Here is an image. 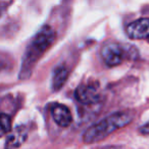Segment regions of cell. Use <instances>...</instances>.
I'll use <instances>...</instances> for the list:
<instances>
[{
	"instance_id": "30bf717a",
	"label": "cell",
	"mask_w": 149,
	"mask_h": 149,
	"mask_svg": "<svg viewBox=\"0 0 149 149\" xmlns=\"http://www.w3.org/2000/svg\"><path fill=\"white\" fill-rule=\"evenodd\" d=\"M7 65V60L5 56H1L0 55V70H3L4 68H6Z\"/></svg>"
},
{
	"instance_id": "5b68a950",
	"label": "cell",
	"mask_w": 149,
	"mask_h": 149,
	"mask_svg": "<svg viewBox=\"0 0 149 149\" xmlns=\"http://www.w3.org/2000/svg\"><path fill=\"white\" fill-rule=\"evenodd\" d=\"M127 35L134 40L149 38V17L139 19L127 27Z\"/></svg>"
},
{
	"instance_id": "8992f818",
	"label": "cell",
	"mask_w": 149,
	"mask_h": 149,
	"mask_svg": "<svg viewBox=\"0 0 149 149\" xmlns=\"http://www.w3.org/2000/svg\"><path fill=\"white\" fill-rule=\"evenodd\" d=\"M51 116L54 122L61 128H66L72 122V116L68 106L63 104H54L51 107Z\"/></svg>"
},
{
	"instance_id": "6da1fadb",
	"label": "cell",
	"mask_w": 149,
	"mask_h": 149,
	"mask_svg": "<svg viewBox=\"0 0 149 149\" xmlns=\"http://www.w3.org/2000/svg\"><path fill=\"white\" fill-rule=\"evenodd\" d=\"M55 37L56 35L54 30L48 25L43 26L38 31V33L34 36L31 43L27 47L26 53L24 55L23 63L19 72L21 79H27L31 76L34 66L53 44Z\"/></svg>"
},
{
	"instance_id": "7c38bea8",
	"label": "cell",
	"mask_w": 149,
	"mask_h": 149,
	"mask_svg": "<svg viewBox=\"0 0 149 149\" xmlns=\"http://www.w3.org/2000/svg\"><path fill=\"white\" fill-rule=\"evenodd\" d=\"M3 4H4V3H1V2H0V15L2 13V11L4 10V8H5V7H1V5H3Z\"/></svg>"
},
{
	"instance_id": "3957f363",
	"label": "cell",
	"mask_w": 149,
	"mask_h": 149,
	"mask_svg": "<svg viewBox=\"0 0 149 149\" xmlns=\"http://www.w3.org/2000/svg\"><path fill=\"white\" fill-rule=\"evenodd\" d=\"M101 56L108 66L120 64L125 59H135L138 57V51L134 46L108 42L102 47Z\"/></svg>"
},
{
	"instance_id": "ba28073f",
	"label": "cell",
	"mask_w": 149,
	"mask_h": 149,
	"mask_svg": "<svg viewBox=\"0 0 149 149\" xmlns=\"http://www.w3.org/2000/svg\"><path fill=\"white\" fill-rule=\"evenodd\" d=\"M68 77V70L65 66L59 65L54 70L52 76V89L54 91H58L62 86L65 84Z\"/></svg>"
},
{
	"instance_id": "8fae6325",
	"label": "cell",
	"mask_w": 149,
	"mask_h": 149,
	"mask_svg": "<svg viewBox=\"0 0 149 149\" xmlns=\"http://www.w3.org/2000/svg\"><path fill=\"white\" fill-rule=\"evenodd\" d=\"M140 132L142 134H149V122L146 125H144L143 127L140 128Z\"/></svg>"
},
{
	"instance_id": "7a4b0ae2",
	"label": "cell",
	"mask_w": 149,
	"mask_h": 149,
	"mask_svg": "<svg viewBox=\"0 0 149 149\" xmlns=\"http://www.w3.org/2000/svg\"><path fill=\"white\" fill-rule=\"evenodd\" d=\"M133 118L134 114L130 111L116 112L88 128L83 136L84 142L88 144L99 142L109 136L116 130L124 128L129 125Z\"/></svg>"
},
{
	"instance_id": "52a82bcc",
	"label": "cell",
	"mask_w": 149,
	"mask_h": 149,
	"mask_svg": "<svg viewBox=\"0 0 149 149\" xmlns=\"http://www.w3.org/2000/svg\"><path fill=\"white\" fill-rule=\"evenodd\" d=\"M28 136V129L25 126H19L10 133L5 142V149H17L26 141Z\"/></svg>"
},
{
	"instance_id": "277c9868",
	"label": "cell",
	"mask_w": 149,
	"mask_h": 149,
	"mask_svg": "<svg viewBox=\"0 0 149 149\" xmlns=\"http://www.w3.org/2000/svg\"><path fill=\"white\" fill-rule=\"evenodd\" d=\"M74 97L83 104H93L100 100V93L96 84H81L74 91Z\"/></svg>"
},
{
	"instance_id": "9c48e42d",
	"label": "cell",
	"mask_w": 149,
	"mask_h": 149,
	"mask_svg": "<svg viewBox=\"0 0 149 149\" xmlns=\"http://www.w3.org/2000/svg\"><path fill=\"white\" fill-rule=\"evenodd\" d=\"M11 129V120L7 114L0 113V137L4 136Z\"/></svg>"
},
{
	"instance_id": "4fadbf2b",
	"label": "cell",
	"mask_w": 149,
	"mask_h": 149,
	"mask_svg": "<svg viewBox=\"0 0 149 149\" xmlns=\"http://www.w3.org/2000/svg\"><path fill=\"white\" fill-rule=\"evenodd\" d=\"M147 40H148V42H149V38H148V39H147Z\"/></svg>"
}]
</instances>
